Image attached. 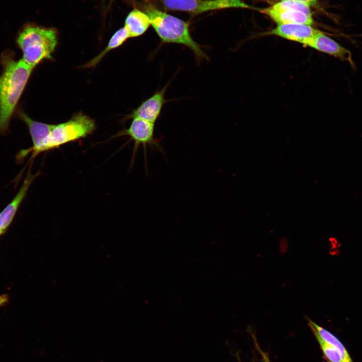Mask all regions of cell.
<instances>
[{
  "label": "cell",
  "mask_w": 362,
  "mask_h": 362,
  "mask_svg": "<svg viewBox=\"0 0 362 362\" xmlns=\"http://www.w3.org/2000/svg\"><path fill=\"white\" fill-rule=\"evenodd\" d=\"M258 11L268 16L279 24H302L312 25L314 23L310 5L295 0H282Z\"/></svg>",
  "instance_id": "5"
},
{
  "label": "cell",
  "mask_w": 362,
  "mask_h": 362,
  "mask_svg": "<svg viewBox=\"0 0 362 362\" xmlns=\"http://www.w3.org/2000/svg\"><path fill=\"white\" fill-rule=\"evenodd\" d=\"M96 128L95 121L92 118L82 113L76 114L69 120L54 125L43 141L38 154L85 138Z\"/></svg>",
  "instance_id": "4"
},
{
  "label": "cell",
  "mask_w": 362,
  "mask_h": 362,
  "mask_svg": "<svg viewBox=\"0 0 362 362\" xmlns=\"http://www.w3.org/2000/svg\"><path fill=\"white\" fill-rule=\"evenodd\" d=\"M310 327L329 362H353L344 345L336 336L313 321H311Z\"/></svg>",
  "instance_id": "8"
},
{
  "label": "cell",
  "mask_w": 362,
  "mask_h": 362,
  "mask_svg": "<svg viewBox=\"0 0 362 362\" xmlns=\"http://www.w3.org/2000/svg\"><path fill=\"white\" fill-rule=\"evenodd\" d=\"M165 7L198 15L210 11L227 8H250L241 0H162Z\"/></svg>",
  "instance_id": "7"
},
{
  "label": "cell",
  "mask_w": 362,
  "mask_h": 362,
  "mask_svg": "<svg viewBox=\"0 0 362 362\" xmlns=\"http://www.w3.org/2000/svg\"><path fill=\"white\" fill-rule=\"evenodd\" d=\"M143 9L162 42L187 47L193 52L198 63L203 60H209L208 56L201 45L191 36L187 23L160 11L150 3L144 4Z\"/></svg>",
  "instance_id": "2"
},
{
  "label": "cell",
  "mask_w": 362,
  "mask_h": 362,
  "mask_svg": "<svg viewBox=\"0 0 362 362\" xmlns=\"http://www.w3.org/2000/svg\"><path fill=\"white\" fill-rule=\"evenodd\" d=\"M20 118L27 126L33 143L31 147L22 150L17 155L18 161H22L24 158L29 153H32L31 159H33L38 155V151L43 141L47 136L55 124H50L36 121L31 119L24 112H18Z\"/></svg>",
  "instance_id": "9"
},
{
  "label": "cell",
  "mask_w": 362,
  "mask_h": 362,
  "mask_svg": "<svg viewBox=\"0 0 362 362\" xmlns=\"http://www.w3.org/2000/svg\"><path fill=\"white\" fill-rule=\"evenodd\" d=\"M151 25L148 16L138 9L133 10L127 16L124 27L129 38L137 37L144 34Z\"/></svg>",
  "instance_id": "14"
},
{
  "label": "cell",
  "mask_w": 362,
  "mask_h": 362,
  "mask_svg": "<svg viewBox=\"0 0 362 362\" xmlns=\"http://www.w3.org/2000/svg\"><path fill=\"white\" fill-rule=\"evenodd\" d=\"M312 2L314 3L316 2V0H312Z\"/></svg>",
  "instance_id": "19"
},
{
  "label": "cell",
  "mask_w": 362,
  "mask_h": 362,
  "mask_svg": "<svg viewBox=\"0 0 362 362\" xmlns=\"http://www.w3.org/2000/svg\"><path fill=\"white\" fill-rule=\"evenodd\" d=\"M321 31L311 25L302 24H282L267 32L273 35L305 45L313 36Z\"/></svg>",
  "instance_id": "11"
},
{
  "label": "cell",
  "mask_w": 362,
  "mask_h": 362,
  "mask_svg": "<svg viewBox=\"0 0 362 362\" xmlns=\"http://www.w3.org/2000/svg\"><path fill=\"white\" fill-rule=\"evenodd\" d=\"M280 1H282V0H280ZM295 1H300V2H304V3H307V4H309L310 6H311V5H313V4H314V3L312 2V0H295Z\"/></svg>",
  "instance_id": "18"
},
{
  "label": "cell",
  "mask_w": 362,
  "mask_h": 362,
  "mask_svg": "<svg viewBox=\"0 0 362 362\" xmlns=\"http://www.w3.org/2000/svg\"><path fill=\"white\" fill-rule=\"evenodd\" d=\"M38 174H32L30 170L19 191L11 202L0 213V235L4 233L11 225L29 189Z\"/></svg>",
  "instance_id": "13"
},
{
  "label": "cell",
  "mask_w": 362,
  "mask_h": 362,
  "mask_svg": "<svg viewBox=\"0 0 362 362\" xmlns=\"http://www.w3.org/2000/svg\"><path fill=\"white\" fill-rule=\"evenodd\" d=\"M168 85V84H167L161 89L156 92L142 102L127 117V119L139 118L154 124L166 102L164 96Z\"/></svg>",
  "instance_id": "10"
},
{
  "label": "cell",
  "mask_w": 362,
  "mask_h": 362,
  "mask_svg": "<svg viewBox=\"0 0 362 362\" xmlns=\"http://www.w3.org/2000/svg\"><path fill=\"white\" fill-rule=\"evenodd\" d=\"M263 362H270L268 355L265 352L259 349Z\"/></svg>",
  "instance_id": "17"
},
{
  "label": "cell",
  "mask_w": 362,
  "mask_h": 362,
  "mask_svg": "<svg viewBox=\"0 0 362 362\" xmlns=\"http://www.w3.org/2000/svg\"><path fill=\"white\" fill-rule=\"evenodd\" d=\"M23 54L22 60L34 68L45 59H52L58 44V32L53 28L28 24L17 38Z\"/></svg>",
  "instance_id": "3"
},
{
  "label": "cell",
  "mask_w": 362,
  "mask_h": 362,
  "mask_svg": "<svg viewBox=\"0 0 362 362\" xmlns=\"http://www.w3.org/2000/svg\"><path fill=\"white\" fill-rule=\"evenodd\" d=\"M3 70L0 75V134L9 130L11 119L34 69L11 53L1 56Z\"/></svg>",
  "instance_id": "1"
},
{
  "label": "cell",
  "mask_w": 362,
  "mask_h": 362,
  "mask_svg": "<svg viewBox=\"0 0 362 362\" xmlns=\"http://www.w3.org/2000/svg\"><path fill=\"white\" fill-rule=\"evenodd\" d=\"M125 136L134 142L132 160H134L139 146H142L144 154L146 165V150L149 147L153 150L161 152L163 149L154 136V124L139 119L133 118L129 127L119 132L116 136Z\"/></svg>",
  "instance_id": "6"
},
{
  "label": "cell",
  "mask_w": 362,
  "mask_h": 362,
  "mask_svg": "<svg viewBox=\"0 0 362 362\" xmlns=\"http://www.w3.org/2000/svg\"><path fill=\"white\" fill-rule=\"evenodd\" d=\"M305 46L337 57L341 60L348 61L354 65L350 51L325 35L322 31L313 36Z\"/></svg>",
  "instance_id": "12"
},
{
  "label": "cell",
  "mask_w": 362,
  "mask_h": 362,
  "mask_svg": "<svg viewBox=\"0 0 362 362\" xmlns=\"http://www.w3.org/2000/svg\"><path fill=\"white\" fill-rule=\"evenodd\" d=\"M129 38L126 28L124 26L120 28L112 35L106 48L82 67L85 68L95 67L109 51L121 46Z\"/></svg>",
  "instance_id": "15"
},
{
  "label": "cell",
  "mask_w": 362,
  "mask_h": 362,
  "mask_svg": "<svg viewBox=\"0 0 362 362\" xmlns=\"http://www.w3.org/2000/svg\"><path fill=\"white\" fill-rule=\"evenodd\" d=\"M8 301V297L7 295H0V307L6 303Z\"/></svg>",
  "instance_id": "16"
}]
</instances>
